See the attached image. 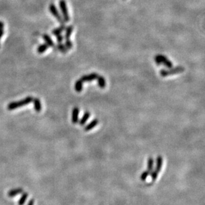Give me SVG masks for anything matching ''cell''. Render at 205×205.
<instances>
[{
  "label": "cell",
  "mask_w": 205,
  "mask_h": 205,
  "mask_svg": "<svg viewBox=\"0 0 205 205\" xmlns=\"http://www.w3.org/2000/svg\"><path fill=\"white\" fill-rule=\"evenodd\" d=\"M4 26H5L4 23H3V22L0 21V29H4Z\"/></svg>",
  "instance_id": "83f0119b"
},
{
  "label": "cell",
  "mask_w": 205,
  "mask_h": 205,
  "mask_svg": "<svg viewBox=\"0 0 205 205\" xmlns=\"http://www.w3.org/2000/svg\"><path fill=\"white\" fill-rule=\"evenodd\" d=\"M154 60H155V64H157V65L160 66L161 65V62L160 59H159L158 57H157V55L155 56V57H154Z\"/></svg>",
  "instance_id": "d4e9b609"
},
{
  "label": "cell",
  "mask_w": 205,
  "mask_h": 205,
  "mask_svg": "<svg viewBox=\"0 0 205 205\" xmlns=\"http://www.w3.org/2000/svg\"><path fill=\"white\" fill-rule=\"evenodd\" d=\"M98 75H98L96 73H92L88 75H83V76L80 77V79L83 82H91L94 80H96Z\"/></svg>",
  "instance_id": "52a82bcc"
},
{
  "label": "cell",
  "mask_w": 205,
  "mask_h": 205,
  "mask_svg": "<svg viewBox=\"0 0 205 205\" xmlns=\"http://www.w3.org/2000/svg\"><path fill=\"white\" fill-rule=\"evenodd\" d=\"M79 113H80V109L78 107H75L73 108L72 111V122L73 124H77L78 123V116H79Z\"/></svg>",
  "instance_id": "8992f818"
},
{
  "label": "cell",
  "mask_w": 205,
  "mask_h": 205,
  "mask_svg": "<svg viewBox=\"0 0 205 205\" xmlns=\"http://www.w3.org/2000/svg\"><path fill=\"white\" fill-rule=\"evenodd\" d=\"M22 192H23V188H14V189H12V190L9 191L8 193V197H14L15 196H16V195L19 194H21Z\"/></svg>",
  "instance_id": "4fadbf2b"
},
{
  "label": "cell",
  "mask_w": 205,
  "mask_h": 205,
  "mask_svg": "<svg viewBox=\"0 0 205 205\" xmlns=\"http://www.w3.org/2000/svg\"><path fill=\"white\" fill-rule=\"evenodd\" d=\"M56 42L57 43H62L63 41H64L65 38H64V36H62L61 34L58 35V36H56Z\"/></svg>",
  "instance_id": "cb8c5ba5"
},
{
  "label": "cell",
  "mask_w": 205,
  "mask_h": 205,
  "mask_svg": "<svg viewBox=\"0 0 205 205\" xmlns=\"http://www.w3.org/2000/svg\"><path fill=\"white\" fill-rule=\"evenodd\" d=\"M163 166V158L161 156H159L157 157L156 159V166L155 169L154 170V171L151 173V181L152 182H154L155 180L158 177L159 173L161 171V169L162 168Z\"/></svg>",
  "instance_id": "3957f363"
},
{
  "label": "cell",
  "mask_w": 205,
  "mask_h": 205,
  "mask_svg": "<svg viewBox=\"0 0 205 205\" xmlns=\"http://www.w3.org/2000/svg\"><path fill=\"white\" fill-rule=\"evenodd\" d=\"M98 124V120L95 119L92 120V121H90L89 123H88L86 127L84 128V131H89L90 130H92L94 127H96V126Z\"/></svg>",
  "instance_id": "7c38bea8"
},
{
  "label": "cell",
  "mask_w": 205,
  "mask_h": 205,
  "mask_svg": "<svg viewBox=\"0 0 205 205\" xmlns=\"http://www.w3.org/2000/svg\"><path fill=\"white\" fill-rule=\"evenodd\" d=\"M48 49H49V45L46 43H43L37 47V51L38 53H39V54H41V53L45 52Z\"/></svg>",
  "instance_id": "d6986e66"
},
{
  "label": "cell",
  "mask_w": 205,
  "mask_h": 205,
  "mask_svg": "<svg viewBox=\"0 0 205 205\" xmlns=\"http://www.w3.org/2000/svg\"><path fill=\"white\" fill-rule=\"evenodd\" d=\"M90 113L89 111H86L84 113V114L83 115V116H82V118L80 119L79 121V124L80 126H83L86 123V121L88 120V119L90 118Z\"/></svg>",
  "instance_id": "e0dca14e"
},
{
  "label": "cell",
  "mask_w": 205,
  "mask_h": 205,
  "mask_svg": "<svg viewBox=\"0 0 205 205\" xmlns=\"http://www.w3.org/2000/svg\"><path fill=\"white\" fill-rule=\"evenodd\" d=\"M151 172L150 171H149V170H146V171H145L142 173V174L141 175V176H140V180L144 181L145 180H146L147 178V176L151 174Z\"/></svg>",
  "instance_id": "7402d4cb"
},
{
  "label": "cell",
  "mask_w": 205,
  "mask_h": 205,
  "mask_svg": "<svg viewBox=\"0 0 205 205\" xmlns=\"http://www.w3.org/2000/svg\"><path fill=\"white\" fill-rule=\"evenodd\" d=\"M157 55L160 59L161 62V64H163L167 68L170 69L173 67V64L171 63V61H170L165 56H164L163 55Z\"/></svg>",
  "instance_id": "ba28073f"
},
{
  "label": "cell",
  "mask_w": 205,
  "mask_h": 205,
  "mask_svg": "<svg viewBox=\"0 0 205 205\" xmlns=\"http://www.w3.org/2000/svg\"><path fill=\"white\" fill-rule=\"evenodd\" d=\"M32 103H33V107L35 111L37 112H40L42 110V104L39 98H33Z\"/></svg>",
  "instance_id": "9c48e42d"
},
{
  "label": "cell",
  "mask_w": 205,
  "mask_h": 205,
  "mask_svg": "<svg viewBox=\"0 0 205 205\" xmlns=\"http://www.w3.org/2000/svg\"><path fill=\"white\" fill-rule=\"evenodd\" d=\"M153 164H154V160L152 157H149V159H148V163H147V166L148 169L147 170H149L151 172H152L153 169Z\"/></svg>",
  "instance_id": "44dd1931"
},
{
  "label": "cell",
  "mask_w": 205,
  "mask_h": 205,
  "mask_svg": "<svg viewBox=\"0 0 205 205\" xmlns=\"http://www.w3.org/2000/svg\"><path fill=\"white\" fill-rule=\"evenodd\" d=\"M65 30V35L64 36V38L65 40L69 39L71 36L72 31H73L74 30V27L72 26H68L67 27H66Z\"/></svg>",
  "instance_id": "5bb4252c"
},
{
  "label": "cell",
  "mask_w": 205,
  "mask_h": 205,
  "mask_svg": "<svg viewBox=\"0 0 205 205\" xmlns=\"http://www.w3.org/2000/svg\"><path fill=\"white\" fill-rule=\"evenodd\" d=\"M96 79H97L98 85L99 87L101 88V89H104L106 85V82L105 78L102 76H101V75H98Z\"/></svg>",
  "instance_id": "9a60e30c"
},
{
  "label": "cell",
  "mask_w": 205,
  "mask_h": 205,
  "mask_svg": "<svg viewBox=\"0 0 205 205\" xmlns=\"http://www.w3.org/2000/svg\"><path fill=\"white\" fill-rule=\"evenodd\" d=\"M65 28H66L65 25V24H61L59 27H56V28H55V29L51 31V33L54 36H58V35L61 34L63 31H65Z\"/></svg>",
  "instance_id": "8fae6325"
},
{
  "label": "cell",
  "mask_w": 205,
  "mask_h": 205,
  "mask_svg": "<svg viewBox=\"0 0 205 205\" xmlns=\"http://www.w3.org/2000/svg\"><path fill=\"white\" fill-rule=\"evenodd\" d=\"M34 203H35V200L34 199H31L29 202V203H28L27 205H34Z\"/></svg>",
  "instance_id": "4316f807"
},
{
  "label": "cell",
  "mask_w": 205,
  "mask_h": 205,
  "mask_svg": "<svg viewBox=\"0 0 205 205\" xmlns=\"http://www.w3.org/2000/svg\"><path fill=\"white\" fill-rule=\"evenodd\" d=\"M27 198H28V193H27V192H24L23 195L21 196L20 199L18 201V205H24L25 203L26 202L27 199Z\"/></svg>",
  "instance_id": "ffe728a7"
},
{
  "label": "cell",
  "mask_w": 205,
  "mask_h": 205,
  "mask_svg": "<svg viewBox=\"0 0 205 205\" xmlns=\"http://www.w3.org/2000/svg\"><path fill=\"white\" fill-rule=\"evenodd\" d=\"M64 44L65 45V46L67 47V48L68 50L71 49L72 47H73V43H72V42H71V41L70 40V39L65 40V42Z\"/></svg>",
  "instance_id": "603a6c76"
},
{
  "label": "cell",
  "mask_w": 205,
  "mask_h": 205,
  "mask_svg": "<svg viewBox=\"0 0 205 205\" xmlns=\"http://www.w3.org/2000/svg\"><path fill=\"white\" fill-rule=\"evenodd\" d=\"M83 83L84 82L82 81L80 79L77 80V81L75 82V84H74V89L75 91H77V93H80L82 90L83 89Z\"/></svg>",
  "instance_id": "2e32d148"
},
{
  "label": "cell",
  "mask_w": 205,
  "mask_h": 205,
  "mask_svg": "<svg viewBox=\"0 0 205 205\" xmlns=\"http://www.w3.org/2000/svg\"><path fill=\"white\" fill-rule=\"evenodd\" d=\"M4 29H0V39L2 38V37L4 36Z\"/></svg>",
  "instance_id": "484cf974"
},
{
  "label": "cell",
  "mask_w": 205,
  "mask_h": 205,
  "mask_svg": "<svg viewBox=\"0 0 205 205\" xmlns=\"http://www.w3.org/2000/svg\"><path fill=\"white\" fill-rule=\"evenodd\" d=\"M49 11L50 12V14H51L53 16H54L56 20H58L59 22H60V23L65 24V21L64 20H63L62 15L60 14L58 9L56 8V5L54 4H50L49 5Z\"/></svg>",
  "instance_id": "5b68a950"
},
{
  "label": "cell",
  "mask_w": 205,
  "mask_h": 205,
  "mask_svg": "<svg viewBox=\"0 0 205 205\" xmlns=\"http://www.w3.org/2000/svg\"><path fill=\"white\" fill-rule=\"evenodd\" d=\"M184 71H185V68L183 67L179 66V67H176L174 68H173V67L170 68L169 69V70H166V69H163L160 71L159 73H160L161 76L163 77H165L169 76V75L181 73Z\"/></svg>",
  "instance_id": "7a4b0ae2"
},
{
  "label": "cell",
  "mask_w": 205,
  "mask_h": 205,
  "mask_svg": "<svg viewBox=\"0 0 205 205\" xmlns=\"http://www.w3.org/2000/svg\"><path fill=\"white\" fill-rule=\"evenodd\" d=\"M42 38L43 39L44 41H45V43L49 45V47H55V43L54 42H53V40L51 39V37H50L49 35L43 34L42 36Z\"/></svg>",
  "instance_id": "30bf717a"
},
{
  "label": "cell",
  "mask_w": 205,
  "mask_h": 205,
  "mask_svg": "<svg viewBox=\"0 0 205 205\" xmlns=\"http://www.w3.org/2000/svg\"><path fill=\"white\" fill-rule=\"evenodd\" d=\"M59 8L61 9V13L62 15L63 20L65 22H68L70 20V17H69L68 14V10L67 5V3H66L65 0H60L59 1Z\"/></svg>",
  "instance_id": "277c9868"
},
{
  "label": "cell",
  "mask_w": 205,
  "mask_h": 205,
  "mask_svg": "<svg viewBox=\"0 0 205 205\" xmlns=\"http://www.w3.org/2000/svg\"><path fill=\"white\" fill-rule=\"evenodd\" d=\"M56 49L60 52L64 53V54H65V53H67L68 51V49L67 48V47H66L65 44L62 43H58L57 45H56Z\"/></svg>",
  "instance_id": "ac0fdd59"
},
{
  "label": "cell",
  "mask_w": 205,
  "mask_h": 205,
  "mask_svg": "<svg viewBox=\"0 0 205 205\" xmlns=\"http://www.w3.org/2000/svg\"><path fill=\"white\" fill-rule=\"evenodd\" d=\"M33 99V97L32 96H28L26 98L18 101L11 102L9 103L7 106V109L9 111H13V110L17 109L18 108H20L21 107L27 105L28 104L32 103Z\"/></svg>",
  "instance_id": "6da1fadb"
}]
</instances>
